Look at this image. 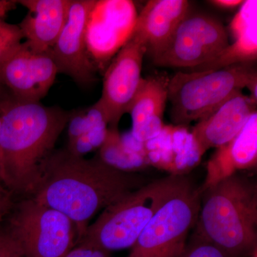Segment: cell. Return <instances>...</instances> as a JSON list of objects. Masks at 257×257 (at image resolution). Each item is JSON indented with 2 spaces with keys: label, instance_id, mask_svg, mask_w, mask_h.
<instances>
[{
  "label": "cell",
  "instance_id": "1",
  "mask_svg": "<svg viewBox=\"0 0 257 257\" xmlns=\"http://www.w3.org/2000/svg\"><path fill=\"white\" fill-rule=\"evenodd\" d=\"M143 183L138 176L115 169L99 157L87 160L63 149L55 150L45 162L32 197L73 221L78 244L93 216Z\"/></svg>",
  "mask_w": 257,
  "mask_h": 257
},
{
  "label": "cell",
  "instance_id": "2",
  "mask_svg": "<svg viewBox=\"0 0 257 257\" xmlns=\"http://www.w3.org/2000/svg\"><path fill=\"white\" fill-rule=\"evenodd\" d=\"M69 116L58 106L25 102L10 94L0 104L5 184L15 195H33Z\"/></svg>",
  "mask_w": 257,
  "mask_h": 257
},
{
  "label": "cell",
  "instance_id": "3",
  "mask_svg": "<svg viewBox=\"0 0 257 257\" xmlns=\"http://www.w3.org/2000/svg\"><path fill=\"white\" fill-rule=\"evenodd\" d=\"M194 234L229 257L249 256L257 248V187L236 175L204 191Z\"/></svg>",
  "mask_w": 257,
  "mask_h": 257
},
{
  "label": "cell",
  "instance_id": "4",
  "mask_svg": "<svg viewBox=\"0 0 257 257\" xmlns=\"http://www.w3.org/2000/svg\"><path fill=\"white\" fill-rule=\"evenodd\" d=\"M244 88L256 102L257 73L250 63L217 70L177 72L168 86L172 121L184 126L199 121Z\"/></svg>",
  "mask_w": 257,
  "mask_h": 257
},
{
  "label": "cell",
  "instance_id": "5",
  "mask_svg": "<svg viewBox=\"0 0 257 257\" xmlns=\"http://www.w3.org/2000/svg\"><path fill=\"white\" fill-rule=\"evenodd\" d=\"M202 193L188 179L174 175L167 195L127 257H179L197 224Z\"/></svg>",
  "mask_w": 257,
  "mask_h": 257
},
{
  "label": "cell",
  "instance_id": "6",
  "mask_svg": "<svg viewBox=\"0 0 257 257\" xmlns=\"http://www.w3.org/2000/svg\"><path fill=\"white\" fill-rule=\"evenodd\" d=\"M172 178L171 175L143 186L104 208L96 220L89 225L80 242L109 252L133 247L163 202Z\"/></svg>",
  "mask_w": 257,
  "mask_h": 257
},
{
  "label": "cell",
  "instance_id": "7",
  "mask_svg": "<svg viewBox=\"0 0 257 257\" xmlns=\"http://www.w3.org/2000/svg\"><path fill=\"white\" fill-rule=\"evenodd\" d=\"M7 227L20 243L25 257H65L77 244L73 221L32 197L15 203Z\"/></svg>",
  "mask_w": 257,
  "mask_h": 257
},
{
  "label": "cell",
  "instance_id": "8",
  "mask_svg": "<svg viewBox=\"0 0 257 257\" xmlns=\"http://www.w3.org/2000/svg\"><path fill=\"white\" fill-rule=\"evenodd\" d=\"M229 45L227 32L219 20L189 13L167 47L152 60L158 67L194 69L214 60Z\"/></svg>",
  "mask_w": 257,
  "mask_h": 257
},
{
  "label": "cell",
  "instance_id": "9",
  "mask_svg": "<svg viewBox=\"0 0 257 257\" xmlns=\"http://www.w3.org/2000/svg\"><path fill=\"white\" fill-rule=\"evenodd\" d=\"M138 11L130 0H95L86 27L88 54L96 71L104 72L133 35Z\"/></svg>",
  "mask_w": 257,
  "mask_h": 257
},
{
  "label": "cell",
  "instance_id": "10",
  "mask_svg": "<svg viewBox=\"0 0 257 257\" xmlns=\"http://www.w3.org/2000/svg\"><path fill=\"white\" fill-rule=\"evenodd\" d=\"M147 52L145 40L133 33L104 72L99 100L107 114L109 127L117 128L121 118L130 110L143 83L142 69Z\"/></svg>",
  "mask_w": 257,
  "mask_h": 257
},
{
  "label": "cell",
  "instance_id": "11",
  "mask_svg": "<svg viewBox=\"0 0 257 257\" xmlns=\"http://www.w3.org/2000/svg\"><path fill=\"white\" fill-rule=\"evenodd\" d=\"M58 74L49 52L32 50L22 42L0 62V84L17 100L40 102Z\"/></svg>",
  "mask_w": 257,
  "mask_h": 257
},
{
  "label": "cell",
  "instance_id": "12",
  "mask_svg": "<svg viewBox=\"0 0 257 257\" xmlns=\"http://www.w3.org/2000/svg\"><path fill=\"white\" fill-rule=\"evenodd\" d=\"M95 0H72L68 18L55 45L49 51L58 73L69 76L81 87L96 82V69L86 44V27Z\"/></svg>",
  "mask_w": 257,
  "mask_h": 257
},
{
  "label": "cell",
  "instance_id": "13",
  "mask_svg": "<svg viewBox=\"0 0 257 257\" xmlns=\"http://www.w3.org/2000/svg\"><path fill=\"white\" fill-rule=\"evenodd\" d=\"M256 106L249 95L239 91L198 121L191 134L201 156L208 150L219 148L233 140L256 112Z\"/></svg>",
  "mask_w": 257,
  "mask_h": 257
},
{
  "label": "cell",
  "instance_id": "14",
  "mask_svg": "<svg viewBox=\"0 0 257 257\" xmlns=\"http://www.w3.org/2000/svg\"><path fill=\"white\" fill-rule=\"evenodd\" d=\"M257 164V112L253 113L241 131L229 143L216 149L207 164V175L201 193L221 181L248 170Z\"/></svg>",
  "mask_w": 257,
  "mask_h": 257
},
{
  "label": "cell",
  "instance_id": "15",
  "mask_svg": "<svg viewBox=\"0 0 257 257\" xmlns=\"http://www.w3.org/2000/svg\"><path fill=\"white\" fill-rule=\"evenodd\" d=\"M72 0H21L17 1L28 10L19 25L25 42L32 50L49 52L60 36Z\"/></svg>",
  "mask_w": 257,
  "mask_h": 257
},
{
  "label": "cell",
  "instance_id": "16",
  "mask_svg": "<svg viewBox=\"0 0 257 257\" xmlns=\"http://www.w3.org/2000/svg\"><path fill=\"white\" fill-rule=\"evenodd\" d=\"M187 0H150L138 15L133 33L145 40L152 59L160 55L189 13Z\"/></svg>",
  "mask_w": 257,
  "mask_h": 257
},
{
  "label": "cell",
  "instance_id": "17",
  "mask_svg": "<svg viewBox=\"0 0 257 257\" xmlns=\"http://www.w3.org/2000/svg\"><path fill=\"white\" fill-rule=\"evenodd\" d=\"M170 79L165 75L143 79L128 111L133 122L131 135L138 143L153 140L163 130Z\"/></svg>",
  "mask_w": 257,
  "mask_h": 257
},
{
  "label": "cell",
  "instance_id": "18",
  "mask_svg": "<svg viewBox=\"0 0 257 257\" xmlns=\"http://www.w3.org/2000/svg\"><path fill=\"white\" fill-rule=\"evenodd\" d=\"M149 163L177 170L200 160L192 134L184 126L165 125L160 135L143 143Z\"/></svg>",
  "mask_w": 257,
  "mask_h": 257
},
{
  "label": "cell",
  "instance_id": "19",
  "mask_svg": "<svg viewBox=\"0 0 257 257\" xmlns=\"http://www.w3.org/2000/svg\"><path fill=\"white\" fill-rule=\"evenodd\" d=\"M138 143L131 135L121 136L117 128L109 127L98 157L115 169L133 173L149 164L143 144L135 146Z\"/></svg>",
  "mask_w": 257,
  "mask_h": 257
},
{
  "label": "cell",
  "instance_id": "20",
  "mask_svg": "<svg viewBox=\"0 0 257 257\" xmlns=\"http://www.w3.org/2000/svg\"><path fill=\"white\" fill-rule=\"evenodd\" d=\"M256 57L257 22L234 39V43L229 44L214 60L192 71L217 70L236 64L250 63L256 60Z\"/></svg>",
  "mask_w": 257,
  "mask_h": 257
},
{
  "label": "cell",
  "instance_id": "21",
  "mask_svg": "<svg viewBox=\"0 0 257 257\" xmlns=\"http://www.w3.org/2000/svg\"><path fill=\"white\" fill-rule=\"evenodd\" d=\"M103 124L109 125V119L104 106L99 100L92 105L69 111L68 142L89 133Z\"/></svg>",
  "mask_w": 257,
  "mask_h": 257
},
{
  "label": "cell",
  "instance_id": "22",
  "mask_svg": "<svg viewBox=\"0 0 257 257\" xmlns=\"http://www.w3.org/2000/svg\"><path fill=\"white\" fill-rule=\"evenodd\" d=\"M257 22V1H243L229 25L230 31L234 39L239 36L253 23Z\"/></svg>",
  "mask_w": 257,
  "mask_h": 257
},
{
  "label": "cell",
  "instance_id": "23",
  "mask_svg": "<svg viewBox=\"0 0 257 257\" xmlns=\"http://www.w3.org/2000/svg\"><path fill=\"white\" fill-rule=\"evenodd\" d=\"M23 39L19 25L6 23L0 19V62L18 47Z\"/></svg>",
  "mask_w": 257,
  "mask_h": 257
},
{
  "label": "cell",
  "instance_id": "24",
  "mask_svg": "<svg viewBox=\"0 0 257 257\" xmlns=\"http://www.w3.org/2000/svg\"><path fill=\"white\" fill-rule=\"evenodd\" d=\"M179 257H229L212 243L193 235L183 252Z\"/></svg>",
  "mask_w": 257,
  "mask_h": 257
},
{
  "label": "cell",
  "instance_id": "25",
  "mask_svg": "<svg viewBox=\"0 0 257 257\" xmlns=\"http://www.w3.org/2000/svg\"><path fill=\"white\" fill-rule=\"evenodd\" d=\"M0 257H25L20 243L7 226L0 228Z\"/></svg>",
  "mask_w": 257,
  "mask_h": 257
},
{
  "label": "cell",
  "instance_id": "26",
  "mask_svg": "<svg viewBox=\"0 0 257 257\" xmlns=\"http://www.w3.org/2000/svg\"><path fill=\"white\" fill-rule=\"evenodd\" d=\"M65 257H110V252L91 243L80 242Z\"/></svg>",
  "mask_w": 257,
  "mask_h": 257
},
{
  "label": "cell",
  "instance_id": "27",
  "mask_svg": "<svg viewBox=\"0 0 257 257\" xmlns=\"http://www.w3.org/2000/svg\"><path fill=\"white\" fill-rule=\"evenodd\" d=\"M15 194L0 181V224L4 221L14 207Z\"/></svg>",
  "mask_w": 257,
  "mask_h": 257
},
{
  "label": "cell",
  "instance_id": "28",
  "mask_svg": "<svg viewBox=\"0 0 257 257\" xmlns=\"http://www.w3.org/2000/svg\"><path fill=\"white\" fill-rule=\"evenodd\" d=\"M17 1L13 0H0V19H3L10 11L14 10Z\"/></svg>",
  "mask_w": 257,
  "mask_h": 257
},
{
  "label": "cell",
  "instance_id": "29",
  "mask_svg": "<svg viewBox=\"0 0 257 257\" xmlns=\"http://www.w3.org/2000/svg\"><path fill=\"white\" fill-rule=\"evenodd\" d=\"M212 4L223 8H234L243 4L242 0H213L209 1Z\"/></svg>",
  "mask_w": 257,
  "mask_h": 257
},
{
  "label": "cell",
  "instance_id": "30",
  "mask_svg": "<svg viewBox=\"0 0 257 257\" xmlns=\"http://www.w3.org/2000/svg\"><path fill=\"white\" fill-rule=\"evenodd\" d=\"M0 131H1V119H0ZM0 181L5 184L4 169H3V158H2L1 150H0Z\"/></svg>",
  "mask_w": 257,
  "mask_h": 257
},
{
  "label": "cell",
  "instance_id": "31",
  "mask_svg": "<svg viewBox=\"0 0 257 257\" xmlns=\"http://www.w3.org/2000/svg\"><path fill=\"white\" fill-rule=\"evenodd\" d=\"M10 95V93L0 84V104Z\"/></svg>",
  "mask_w": 257,
  "mask_h": 257
},
{
  "label": "cell",
  "instance_id": "32",
  "mask_svg": "<svg viewBox=\"0 0 257 257\" xmlns=\"http://www.w3.org/2000/svg\"><path fill=\"white\" fill-rule=\"evenodd\" d=\"M249 257H257V248L254 250V251H253L252 253H251V254L248 256Z\"/></svg>",
  "mask_w": 257,
  "mask_h": 257
}]
</instances>
